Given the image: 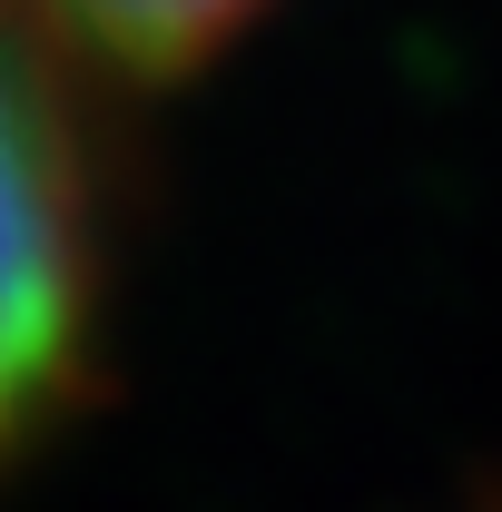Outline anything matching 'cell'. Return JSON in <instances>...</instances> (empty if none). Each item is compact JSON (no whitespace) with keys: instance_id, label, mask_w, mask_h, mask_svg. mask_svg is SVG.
Listing matches in <instances>:
<instances>
[{"instance_id":"1","label":"cell","mask_w":502,"mask_h":512,"mask_svg":"<svg viewBox=\"0 0 502 512\" xmlns=\"http://www.w3.org/2000/svg\"><path fill=\"white\" fill-rule=\"evenodd\" d=\"M60 40L0 0V463L69 414L99 345V178Z\"/></svg>"},{"instance_id":"2","label":"cell","mask_w":502,"mask_h":512,"mask_svg":"<svg viewBox=\"0 0 502 512\" xmlns=\"http://www.w3.org/2000/svg\"><path fill=\"white\" fill-rule=\"evenodd\" d=\"M69 60L128 69V79H168V69L217 60L227 40H247L276 0H20Z\"/></svg>"}]
</instances>
